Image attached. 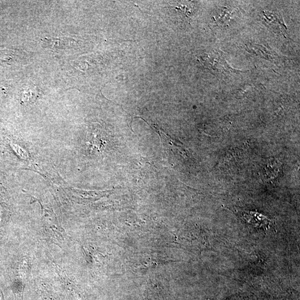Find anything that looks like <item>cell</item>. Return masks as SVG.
Listing matches in <instances>:
<instances>
[{"label":"cell","instance_id":"cell-1","mask_svg":"<svg viewBox=\"0 0 300 300\" xmlns=\"http://www.w3.org/2000/svg\"><path fill=\"white\" fill-rule=\"evenodd\" d=\"M43 221L45 233L56 244H63L67 240V235L61 227L53 212L43 208Z\"/></svg>","mask_w":300,"mask_h":300},{"label":"cell","instance_id":"cell-2","mask_svg":"<svg viewBox=\"0 0 300 300\" xmlns=\"http://www.w3.org/2000/svg\"><path fill=\"white\" fill-rule=\"evenodd\" d=\"M56 271L65 286L69 291V294L72 296L73 299L74 300H84L75 283L68 277L65 271L60 268L58 266H56Z\"/></svg>","mask_w":300,"mask_h":300},{"label":"cell","instance_id":"cell-3","mask_svg":"<svg viewBox=\"0 0 300 300\" xmlns=\"http://www.w3.org/2000/svg\"><path fill=\"white\" fill-rule=\"evenodd\" d=\"M244 219L248 223L255 226V227L263 228L264 230L268 229L270 220L266 217L260 213L250 212H244L243 214Z\"/></svg>","mask_w":300,"mask_h":300},{"label":"cell","instance_id":"cell-4","mask_svg":"<svg viewBox=\"0 0 300 300\" xmlns=\"http://www.w3.org/2000/svg\"><path fill=\"white\" fill-rule=\"evenodd\" d=\"M0 300H4V297H3V295L2 294V291L1 290V289H0Z\"/></svg>","mask_w":300,"mask_h":300}]
</instances>
